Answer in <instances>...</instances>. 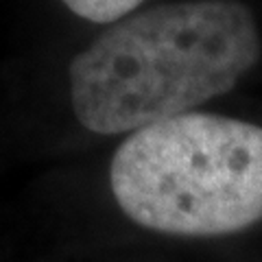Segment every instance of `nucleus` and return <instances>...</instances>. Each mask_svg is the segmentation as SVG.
Here are the masks:
<instances>
[{
	"label": "nucleus",
	"mask_w": 262,
	"mask_h": 262,
	"mask_svg": "<svg viewBox=\"0 0 262 262\" xmlns=\"http://www.w3.org/2000/svg\"><path fill=\"white\" fill-rule=\"evenodd\" d=\"M238 0L160 5L114 22L70 63L75 116L94 134H136L229 92L260 59Z\"/></svg>",
	"instance_id": "obj_1"
},
{
	"label": "nucleus",
	"mask_w": 262,
	"mask_h": 262,
	"mask_svg": "<svg viewBox=\"0 0 262 262\" xmlns=\"http://www.w3.org/2000/svg\"><path fill=\"white\" fill-rule=\"evenodd\" d=\"M112 194L136 225L223 236L262 221V127L184 114L131 134L112 158Z\"/></svg>",
	"instance_id": "obj_2"
},
{
	"label": "nucleus",
	"mask_w": 262,
	"mask_h": 262,
	"mask_svg": "<svg viewBox=\"0 0 262 262\" xmlns=\"http://www.w3.org/2000/svg\"><path fill=\"white\" fill-rule=\"evenodd\" d=\"M72 13L81 15L90 22L110 24L122 20L144 0H61Z\"/></svg>",
	"instance_id": "obj_3"
}]
</instances>
